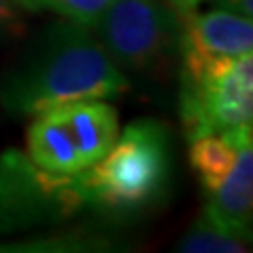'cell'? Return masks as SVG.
Listing matches in <instances>:
<instances>
[{"instance_id": "1", "label": "cell", "mask_w": 253, "mask_h": 253, "mask_svg": "<svg viewBox=\"0 0 253 253\" xmlns=\"http://www.w3.org/2000/svg\"><path fill=\"white\" fill-rule=\"evenodd\" d=\"M129 81L91 28L51 23L2 76L0 104L13 116H36L81 99L118 97Z\"/></svg>"}, {"instance_id": "2", "label": "cell", "mask_w": 253, "mask_h": 253, "mask_svg": "<svg viewBox=\"0 0 253 253\" xmlns=\"http://www.w3.org/2000/svg\"><path fill=\"white\" fill-rule=\"evenodd\" d=\"M167 177V131L152 118L131 123L97 163L81 171L89 205L110 211L146 207L163 192Z\"/></svg>"}, {"instance_id": "3", "label": "cell", "mask_w": 253, "mask_h": 253, "mask_svg": "<svg viewBox=\"0 0 253 253\" xmlns=\"http://www.w3.org/2000/svg\"><path fill=\"white\" fill-rule=\"evenodd\" d=\"M89 207L78 173H53L21 150L0 154V234L59 224Z\"/></svg>"}, {"instance_id": "4", "label": "cell", "mask_w": 253, "mask_h": 253, "mask_svg": "<svg viewBox=\"0 0 253 253\" xmlns=\"http://www.w3.org/2000/svg\"><path fill=\"white\" fill-rule=\"evenodd\" d=\"M181 121L188 139L249 129L253 123V53L217 57L196 76L181 74Z\"/></svg>"}, {"instance_id": "5", "label": "cell", "mask_w": 253, "mask_h": 253, "mask_svg": "<svg viewBox=\"0 0 253 253\" xmlns=\"http://www.w3.org/2000/svg\"><path fill=\"white\" fill-rule=\"evenodd\" d=\"M118 68H163L177 51L179 15L167 0H114L95 26Z\"/></svg>"}, {"instance_id": "6", "label": "cell", "mask_w": 253, "mask_h": 253, "mask_svg": "<svg viewBox=\"0 0 253 253\" xmlns=\"http://www.w3.org/2000/svg\"><path fill=\"white\" fill-rule=\"evenodd\" d=\"M181 74L196 76L209 61L217 57L253 53V21L245 15L211 9L179 15Z\"/></svg>"}, {"instance_id": "7", "label": "cell", "mask_w": 253, "mask_h": 253, "mask_svg": "<svg viewBox=\"0 0 253 253\" xmlns=\"http://www.w3.org/2000/svg\"><path fill=\"white\" fill-rule=\"evenodd\" d=\"M203 215L234 236L251 239L253 215V139L245 137L236 152V161L221 184L207 192Z\"/></svg>"}, {"instance_id": "8", "label": "cell", "mask_w": 253, "mask_h": 253, "mask_svg": "<svg viewBox=\"0 0 253 253\" xmlns=\"http://www.w3.org/2000/svg\"><path fill=\"white\" fill-rule=\"evenodd\" d=\"M72 135L83 167H91L104 156L121 133L118 112L104 99H81L55 106Z\"/></svg>"}, {"instance_id": "9", "label": "cell", "mask_w": 253, "mask_h": 253, "mask_svg": "<svg viewBox=\"0 0 253 253\" xmlns=\"http://www.w3.org/2000/svg\"><path fill=\"white\" fill-rule=\"evenodd\" d=\"M253 129H234L221 133H207L190 141V163L196 171L205 192L215 190L221 179L230 173L236 161V152L245 137H249Z\"/></svg>"}, {"instance_id": "10", "label": "cell", "mask_w": 253, "mask_h": 253, "mask_svg": "<svg viewBox=\"0 0 253 253\" xmlns=\"http://www.w3.org/2000/svg\"><path fill=\"white\" fill-rule=\"evenodd\" d=\"M247 243L241 236L230 234L207 217H199L192 228L177 243V251L184 253H243L247 251Z\"/></svg>"}, {"instance_id": "11", "label": "cell", "mask_w": 253, "mask_h": 253, "mask_svg": "<svg viewBox=\"0 0 253 253\" xmlns=\"http://www.w3.org/2000/svg\"><path fill=\"white\" fill-rule=\"evenodd\" d=\"M114 0H44L42 9L59 13L63 19L95 30Z\"/></svg>"}, {"instance_id": "12", "label": "cell", "mask_w": 253, "mask_h": 253, "mask_svg": "<svg viewBox=\"0 0 253 253\" xmlns=\"http://www.w3.org/2000/svg\"><path fill=\"white\" fill-rule=\"evenodd\" d=\"M23 15L11 0H0V36H21Z\"/></svg>"}, {"instance_id": "13", "label": "cell", "mask_w": 253, "mask_h": 253, "mask_svg": "<svg viewBox=\"0 0 253 253\" xmlns=\"http://www.w3.org/2000/svg\"><path fill=\"white\" fill-rule=\"evenodd\" d=\"M213 2L219 9L239 13V15H245V17H251L253 15V0H213Z\"/></svg>"}, {"instance_id": "14", "label": "cell", "mask_w": 253, "mask_h": 253, "mask_svg": "<svg viewBox=\"0 0 253 253\" xmlns=\"http://www.w3.org/2000/svg\"><path fill=\"white\" fill-rule=\"evenodd\" d=\"M167 2L175 9L177 15H186L190 11H194V9H199V6L205 2V0H167Z\"/></svg>"}, {"instance_id": "15", "label": "cell", "mask_w": 253, "mask_h": 253, "mask_svg": "<svg viewBox=\"0 0 253 253\" xmlns=\"http://www.w3.org/2000/svg\"><path fill=\"white\" fill-rule=\"evenodd\" d=\"M13 4H17L21 11H41L42 9V2L44 0H11Z\"/></svg>"}]
</instances>
